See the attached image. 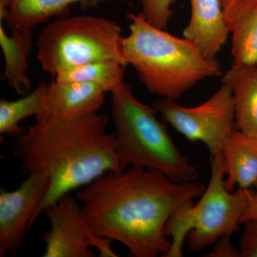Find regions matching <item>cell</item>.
Returning <instances> with one entry per match:
<instances>
[{"instance_id": "6", "label": "cell", "mask_w": 257, "mask_h": 257, "mask_svg": "<svg viewBox=\"0 0 257 257\" xmlns=\"http://www.w3.org/2000/svg\"><path fill=\"white\" fill-rule=\"evenodd\" d=\"M121 30L111 20L82 15L58 18L47 25L36 42L37 59L51 75L97 61L127 65L122 52Z\"/></svg>"}, {"instance_id": "25", "label": "cell", "mask_w": 257, "mask_h": 257, "mask_svg": "<svg viewBox=\"0 0 257 257\" xmlns=\"http://www.w3.org/2000/svg\"><path fill=\"white\" fill-rule=\"evenodd\" d=\"M228 1H229V0H221L222 6L224 7V5L226 4V3H227Z\"/></svg>"}, {"instance_id": "8", "label": "cell", "mask_w": 257, "mask_h": 257, "mask_svg": "<svg viewBox=\"0 0 257 257\" xmlns=\"http://www.w3.org/2000/svg\"><path fill=\"white\" fill-rule=\"evenodd\" d=\"M18 189H0V256L14 257L27 232L39 217L50 180L42 174H29Z\"/></svg>"}, {"instance_id": "13", "label": "cell", "mask_w": 257, "mask_h": 257, "mask_svg": "<svg viewBox=\"0 0 257 257\" xmlns=\"http://www.w3.org/2000/svg\"><path fill=\"white\" fill-rule=\"evenodd\" d=\"M234 97L235 128L257 141V64L233 66L223 75Z\"/></svg>"}, {"instance_id": "9", "label": "cell", "mask_w": 257, "mask_h": 257, "mask_svg": "<svg viewBox=\"0 0 257 257\" xmlns=\"http://www.w3.org/2000/svg\"><path fill=\"white\" fill-rule=\"evenodd\" d=\"M67 194L45 208L50 229L42 236L44 257H94L96 234L89 229L81 204Z\"/></svg>"}, {"instance_id": "16", "label": "cell", "mask_w": 257, "mask_h": 257, "mask_svg": "<svg viewBox=\"0 0 257 257\" xmlns=\"http://www.w3.org/2000/svg\"><path fill=\"white\" fill-rule=\"evenodd\" d=\"M104 0H11L6 23L10 30H32L50 18L65 17L72 5L84 9L99 8Z\"/></svg>"}, {"instance_id": "11", "label": "cell", "mask_w": 257, "mask_h": 257, "mask_svg": "<svg viewBox=\"0 0 257 257\" xmlns=\"http://www.w3.org/2000/svg\"><path fill=\"white\" fill-rule=\"evenodd\" d=\"M189 1L191 17L184 37L194 42L207 58L216 60L230 34L221 0Z\"/></svg>"}, {"instance_id": "15", "label": "cell", "mask_w": 257, "mask_h": 257, "mask_svg": "<svg viewBox=\"0 0 257 257\" xmlns=\"http://www.w3.org/2000/svg\"><path fill=\"white\" fill-rule=\"evenodd\" d=\"M9 35L4 23L0 22V46L5 57L3 79L19 95L31 92L32 82L28 77V60L31 52L33 36L32 30L13 29Z\"/></svg>"}, {"instance_id": "19", "label": "cell", "mask_w": 257, "mask_h": 257, "mask_svg": "<svg viewBox=\"0 0 257 257\" xmlns=\"http://www.w3.org/2000/svg\"><path fill=\"white\" fill-rule=\"evenodd\" d=\"M177 2V0H140L141 14L152 25L165 30L175 14L172 6Z\"/></svg>"}, {"instance_id": "22", "label": "cell", "mask_w": 257, "mask_h": 257, "mask_svg": "<svg viewBox=\"0 0 257 257\" xmlns=\"http://www.w3.org/2000/svg\"><path fill=\"white\" fill-rule=\"evenodd\" d=\"M113 240L104 236L96 235L93 241V248H96L99 251V256L101 257H116L118 254L111 248V243Z\"/></svg>"}, {"instance_id": "14", "label": "cell", "mask_w": 257, "mask_h": 257, "mask_svg": "<svg viewBox=\"0 0 257 257\" xmlns=\"http://www.w3.org/2000/svg\"><path fill=\"white\" fill-rule=\"evenodd\" d=\"M228 190L250 189L257 182V141L234 128L225 140L222 148Z\"/></svg>"}, {"instance_id": "4", "label": "cell", "mask_w": 257, "mask_h": 257, "mask_svg": "<svg viewBox=\"0 0 257 257\" xmlns=\"http://www.w3.org/2000/svg\"><path fill=\"white\" fill-rule=\"evenodd\" d=\"M111 94L115 150L123 170H156L180 183L197 181V169L176 147L155 108L137 99L125 82Z\"/></svg>"}, {"instance_id": "18", "label": "cell", "mask_w": 257, "mask_h": 257, "mask_svg": "<svg viewBox=\"0 0 257 257\" xmlns=\"http://www.w3.org/2000/svg\"><path fill=\"white\" fill-rule=\"evenodd\" d=\"M125 67L117 61H97L60 71L54 76V81L93 83L111 93L124 82Z\"/></svg>"}, {"instance_id": "5", "label": "cell", "mask_w": 257, "mask_h": 257, "mask_svg": "<svg viewBox=\"0 0 257 257\" xmlns=\"http://www.w3.org/2000/svg\"><path fill=\"white\" fill-rule=\"evenodd\" d=\"M210 170L209 183L197 204L194 200L183 203L167 221L165 232L172 238V246L165 257L183 256L187 236L189 250L198 252L237 231L253 192L228 190L222 155L210 157Z\"/></svg>"}, {"instance_id": "20", "label": "cell", "mask_w": 257, "mask_h": 257, "mask_svg": "<svg viewBox=\"0 0 257 257\" xmlns=\"http://www.w3.org/2000/svg\"><path fill=\"white\" fill-rule=\"evenodd\" d=\"M239 251L241 256L257 257V222L244 223Z\"/></svg>"}, {"instance_id": "23", "label": "cell", "mask_w": 257, "mask_h": 257, "mask_svg": "<svg viewBox=\"0 0 257 257\" xmlns=\"http://www.w3.org/2000/svg\"><path fill=\"white\" fill-rule=\"evenodd\" d=\"M254 187L256 190L253 193L251 201L246 211L243 213L241 219V224H244L248 221L257 222V182L255 184Z\"/></svg>"}, {"instance_id": "24", "label": "cell", "mask_w": 257, "mask_h": 257, "mask_svg": "<svg viewBox=\"0 0 257 257\" xmlns=\"http://www.w3.org/2000/svg\"><path fill=\"white\" fill-rule=\"evenodd\" d=\"M11 0H0V22L6 23L9 15Z\"/></svg>"}, {"instance_id": "10", "label": "cell", "mask_w": 257, "mask_h": 257, "mask_svg": "<svg viewBox=\"0 0 257 257\" xmlns=\"http://www.w3.org/2000/svg\"><path fill=\"white\" fill-rule=\"evenodd\" d=\"M106 92L89 82H57L47 84L41 116L74 118L99 112L105 101Z\"/></svg>"}, {"instance_id": "7", "label": "cell", "mask_w": 257, "mask_h": 257, "mask_svg": "<svg viewBox=\"0 0 257 257\" xmlns=\"http://www.w3.org/2000/svg\"><path fill=\"white\" fill-rule=\"evenodd\" d=\"M152 106L165 122L188 141L204 143L210 157L222 155L225 140L235 128L234 97L226 84H222L205 102L194 107H185L163 98L155 101Z\"/></svg>"}, {"instance_id": "1", "label": "cell", "mask_w": 257, "mask_h": 257, "mask_svg": "<svg viewBox=\"0 0 257 257\" xmlns=\"http://www.w3.org/2000/svg\"><path fill=\"white\" fill-rule=\"evenodd\" d=\"M197 181L175 182L158 171L128 167L106 172L76 193L93 234L117 241L133 257H165L172 241L167 221L206 189Z\"/></svg>"}, {"instance_id": "3", "label": "cell", "mask_w": 257, "mask_h": 257, "mask_svg": "<svg viewBox=\"0 0 257 257\" xmlns=\"http://www.w3.org/2000/svg\"><path fill=\"white\" fill-rule=\"evenodd\" d=\"M128 18L130 34L122 39L123 55L151 94L177 100L203 79L223 75L220 63L205 57L188 39L152 25L141 13Z\"/></svg>"}, {"instance_id": "17", "label": "cell", "mask_w": 257, "mask_h": 257, "mask_svg": "<svg viewBox=\"0 0 257 257\" xmlns=\"http://www.w3.org/2000/svg\"><path fill=\"white\" fill-rule=\"evenodd\" d=\"M47 84L40 85L23 98L15 101L0 100V134L10 137L21 136L27 128L20 126L22 120L34 116L35 119L41 116L44 109Z\"/></svg>"}, {"instance_id": "21", "label": "cell", "mask_w": 257, "mask_h": 257, "mask_svg": "<svg viewBox=\"0 0 257 257\" xmlns=\"http://www.w3.org/2000/svg\"><path fill=\"white\" fill-rule=\"evenodd\" d=\"M230 236H225L218 240L212 251L207 256L210 257H237L241 256L240 251L230 243Z\"/></svg>"}, {"instance_id": "2", "label": "cell", "mask_w": 257, "mask_h": 257, "mask_svg": "<svg viewBox=\"0 0 257 257\" xmlns=\"http://www.w3.org/2000/svg\"><path fill=\"white\" fill-rule=\"evenodd\" d=\"M109 116L99 112L74 118L46 116L17 138L15 157L24 174L46 176L50 187L45 208L106 172H121L114 134L106 133Z\"/></svg>"}, {"instance_id": "12", "label": "cell", "mask_w": 257, "mask_h": 257, "mask_svg": "<svg viewBox=\"0 0 257 257\" xmlns=\"http://www.w3.org/2000/svg\"><path fill=\"white\" fill-rule=\"evenodd\" d=\"M235 65L257 64V0H229L223 7Z\"/></svg>"}]
</instances>
